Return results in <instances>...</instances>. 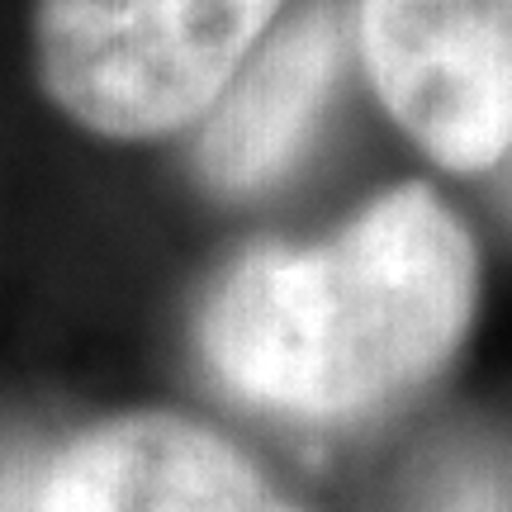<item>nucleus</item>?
Masks as SVG:
<instances>
[{"label":"nucleus","instance_id":"423d86ee","mask_svg":"<svg viewBox=\"0 0 512 512\" xmlns=\"http://www.w3.org/2000/svg\"><path fill=\"white\" fill-rule=\"evenodd\" d=\"M422 512H512V456H451L427 484Z\"/></svg>","mask_w":512,"mask_h":512},{"label":"nucleus","instance_id":"20e7f679","mask_svg":"<svg viewBox=\"0 0 512 512\" xmlns=\"http://www.w3.org/2000/svg\"><path fill=\"white\" fill-rule=\"evenodd\" d=\"M356 48V5L309 0L256 43L200 119V176L219 195L271 190L304 162Z\"/></svg>","mask_w":512,"mask_h":512},{"label":"nucleus","instance_id":"f257e3e1","mask_svg":"<svg viewBox=\"0 0 512 512\" xmlns=\"http://www.w3.org/2000/svg\"><path fill=\"white\" fill-rule=\"evenodd\" d=\"M479 256L437 190L408 181L313 247L238 256L200 313L233 394L285 418L380 413L437 375L470 332Z\"/></svg>","mask_w":512,"mask_h":512},{"label":"nucleus","instance_id":"39448f33","mask_svg":"<svg viewBox=\"0 0 512 512\" xmlns=\"http://www.w3.org/2000/svg\"><path fill=\"white\" fill-rule=\"evenodd\" d=\"M34 512H304L200 422L124 413L76 432L43 475Z\"/></svg>","mask_w":512,"mask_h":512},{"label":"nucleus","instance_id":"7ed1b4c3","mask_svg":"<svg viewBox=\"0 0 512 512\" xmlns=\"http://www.w3.org/2000/svg\"><path fill=\"white\" fill-rule=\"evenodd\" d=\"M356 48L432 162L494 171L512 147V0H356Z\"/></svg>","mask_w":512,"mask_h":512},{"label":"nucleus","instance_id":"0eeeda50","mask_svg":"<svg viewBox=\"0 0 512 512\" xmlns=\"http://www.w3.org/2000/svg\"><path fill=\"white\" fill-rule=\"evenodd\" d=\"M494 176H498V200H503V209H508V219H512V147L498 157Z\"/></svg>","mask_w":512,"mask_h":512},{"label":"nucleus","instance_id":"f03ea898","mask_svg":"<svg viewBox=\"0 0 512 512\" xmlns=\"http://www.w3.org/2000/svg\"><path fill=\"white\" fill-rule=\"evenodd\" d=\"M285 0H34V67L57 110L143 143L200 124Z\"/></svg>","mask_w":512,"mask_h":512}]
</instances>
